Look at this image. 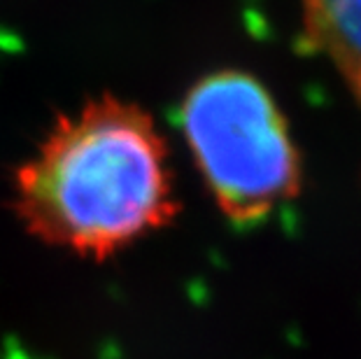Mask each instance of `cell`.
Listing matches in <instances>:
<instances>
[{"label":"cell","instance_id":"cell-1","mask_svg":"<svg viewBox=\"0 0 361 359\" xmlns=\"http://www.w3.org/2000/svg\"><path fill=\"white\" fill-rule=\"evenodd\" d=\"M12 208L44 245L107 259L178 215L171 150L137 103L89 98L56 117L14 171Z\"/></svg>","mask_w":361,"mask_h":359},{"label":"cell","instance_id":"cell-2","mask_svg":"<svg viewBox=\"0 0 361 359\" xmlns=\"http://www.w3.org/2000/svg\"><path fill=\"white\" fill-rule=\"evenodd\" d=\"M182 133L221 215L255 224L301 192L303 166L278 101L255 75L221 68L189 87Z\"/></svg>","mask_w":361,"mask_h":359},{"label":"cell","instance_id":"cell-3","mask_svg":"<svg viewBox=\"0 0 361 359\" xmlns=\"http://www.w3.org/2000/svg\"><path fill=\"white\" fill-rule=\"evenodd\" d=\"M305 42L361 103V0H301Z\"/></svg>","mask_w":361,"mask_h":359},{"label":"cell","instance_id":"cell-4","mask_svg":"<svg viewBox=\"0 0 361 359\" xmlns=\"http://www.w3.org/2000/svg\"><path fill=\"white\" fill-rule=\"evenodd\" d=\"M7 359H28L24 353H10V355H7Z\"/></svg>","mask_w":361,"mask_h":359}]
</instances>
